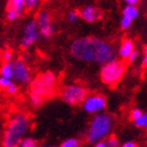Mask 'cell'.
<instances>
[{
  "label": "cell",
  "instance_id": "1",
  "mask_svg": "<svg viewBox=\"0 0 147 147\" xmlns=\"http://www.w3.org/2000/svg\"><path fill=\"white\" fill-rule=\"evenodd\" d=\"M117 50L113 43L94 36L76 38L71 45V55L78 61L103 65L116 59Z\"/></svg>",
  "mask_w": 147,
  "mask_h": 147
},
{
  "label": "cell",
  "instance_id": "2",
  "mask_svg": "<svg viewBox=\"0 0 147 147\" xmlns=\"http://www.w3.org/2000/svg\"><path fill=\"white\" fill-rule=\"evenodd\" d=\"M57 89V77L53 72H43L30 83L29 99L32 107H40L50 97L54 96Z\"/></svg>",
  "mask_w": 147,
  "mask_h": 147
},
{
  "label": "cell",
  "instance_id": "3",
  "mask_svg": "<svg viewBox=\"0 0 147 147\" xmlns=\"http://www.w3.org/2000/svg\"><path fill=\"white\" fill-rule=\"evenodd\" d=\"M30 128H31V120L28 114L25 113L13 114L5 127L1 146L19 147V144L28 135Z\"/></svg>",
  "mask_w": 147,
  "mask_h": 147
},
{
  "label": "cell",
  "instance_id": "4",
  "mask_svg": "<svg viewBox=\"0 0 147 147\" xmlns=\"http://www.w3.org/2000/svg\"><path fill=\"white\" fill-rule=\"evenodd\" d=\"M114 127V119L110 114L99 113L96 114L89 124L86 131V140L90 144H96L98 141H104L111 134Z\"/></svg>",
  "mask_w": 147,
  "mask_h": 147
},
{
  "label": "cell",
  "instance_id": "5",
  "mask_svg": "<svg viewBox=\"0 0 147 147\" xmlns=\"http://www.w3.org/2000/svg\"><path fill=\"white\" fill-rule=\"evenodd\" d=\"M126 73V65L123 60H114L108 61L102 65L99 71V77L103 84L108 86H115L119 84Z\"/></svg>",
  "mask_w": 147,
  "mask_h": 147
},
{
  "label": "cell",
  "instance_id": "6",
  "mask_svg": "<svg viewBox=\"0 0 147 147\" xmlns=\"http://www.w3.org/2000/svg\"><path fill=\"white\" fill-rule=\"evenodd\" d=\"M86 96H87L86 89L82 84H78V83L67 84L60 90L61 99L69 105L82 104L84 99L86 98Z\"/></svg>",
  "mask_w": 147,
  "mask_h": 147
},
{
  "label": "cell",
  "instance_id": "7",
  "mask_svg": "<svg viewBox=\"0 0 147 147\" xmlns=\"http://www.w3.org/2000/svg\"><path fill=\"white\" fill-rule=\"evenodd\" d=\"M13 82L18 85H30L32 82V72L30 66L23 59H13Z\"/></svg>",
  "mask_w": 147,
  "mask_h": 147
},
{
  "label": "cell",
  "instance_id": "8",
  "mask_svg": "<svg viewBox=\"0 0 147 147\" xmlns=\"http://www.w3.org/2000/svg\"><path fill=\"white\" fill-rule=\"evenodd\" d=\"M83 110L90 115H96L103 113L107 108V98L100 93L87 94L84 102L82 103Z\"/></svg>",
  "mask_w": 147,
  "mask_h": 147
},
{
  "label": "cell",
  "instance_id": "9",
  "mask_svg": "<svg viewBox=\"0 0 147 147\" xmlns=\"http://www.w3.org/2000/svg\"><path fill=\"white\" fill-rule=\"evenodd\" d=\"M40 29L36 20H29L23 28V36L20 38V47L23 49L31 48L40 38Z\"/></svg>",
  "mask_w": 147,
  "mask_h": 147
},
{
  "label": "cell",
  "instance_id": "10",
  "mask_svg": "<svg viewBox=\"0 0 147 147\" xmlns=\"http://www.w3.org/2000/svg\"><path fill=\"white\" fill-rule=\"evenodd\" d=\"M36 22H37L40 34H41L42 37L50 38L51 36L54 35L55 28H54V24H53V19H51L50 13L47 10H41L38 12Z\"/></svg>",
  "mask_w": 147,
  "mask_h": 147
},
{
  "label": "cell",
  "instance_id": "11",
  "mask_svg": "<svg viewBox=\"0 0 147 147\" xmlns=\"http://www.w3.org/2000/svg\"><path fill=\"white\" fill-rule=\"evenodd\" d=\"M139 11L138 5H126L122 10V17L120 22V26L123 30H128L131 26L133 22L139 17Z\"/></svg>",
  "mask_w": 147,
  "mask_h": 147
},
{
  "label": "cell",
  "instance_id": "12",
  "mask_svg": "<svg viewBox=\"0 0 147 147\" xmlns=\"http://www.w3.org/2000/svg\"><path fill=\"white\" fill-rule=\"evenodd\" d=\"M79 14H80V18L83 20H85L86 23H94V22H97L102 17L100 10L97 9V7L93 6V5L84 6L83 9L79 11Z\"/></svg>",
  "mask_w": 147,
  "mask_h": 147
},
{
  "label": "cell",
  "instance_id": "13",
  "mask_svg": "<svg viewBox=\"0 0 147 147\" xmlns=\"http://www.w3.org/2000/svg\"><path fill=\"white\" fill-rule=\"evenodd\" d=\"M134 50H135V42L131 38H124L119 47L117 54H119L121 60H128V57Z\"/></svg>",
  "mask_w": 147,
  "mask_h": 147
},
{
  "label": "cell",
  "instance_id": "14",
  "mask_svg": "<svg viewBox=\"0 0 147 147\" xmlns=\"http://www.w3.org/2000/svg\"><path fill=\"white\" fill-rule=\"evenodd\" d=\"M0 77H5L13 80V66L12 61L3 62L0 65Z\"/></svg>",
  "mask_w": 147,
  "mask_h": 147
},
{
  "label": "cell",
  "instance_id": "15",
  "mask_svg": "<svg viewBox=\"0 0 147 147\" xmlns=\"http://www.w3.org/2000/svg\"><path fill=\"white\" fill-rule=\"evenodd\" d=\"M26 0H7V9H13L23 13L26 9Z\"/></svg>",
  "mask_w": 147,
  "mask_h": 147
},
{
  "label": "cell",
  "instance_id": "16",
  "mask_svg": "<svg viewBox=\"0 0 147 147\" xmlns=\"http://www.w3.org/2000/svg\"><path fill=\"white\" fill-rule=\"evenodd\" d=\"M80 146H82V144H80L79 139L68 138V139H66V140H63L59 147H80Z\"/></svg>",
  "mask_w": 147,
  "mask_h": 147
},
{
  "label": "cell",
  "instance_id": "17",
  "mask_svg": "<svg viewBox=\"0 0 147 147\" xmlns=\"http://www.w3.org/2000/svg\"><path fill=\"white\" fill-rule=\"evenodd\" d=\"M134 122V126L136 128H140V129H147V111L142 113V115L136 119Z\"/></svg>",
  "mask_w": 147,
  "mask_h": 147
},
{
  "label": "cell",
  "instance_id": "18",
  "mask_svg": "<svg viewBox=\"0 0 147 147\" xmlns=\"http://www.w3.org/2000/svg\"><path fill=\"white\" fill-rule=\"evenodd\" d=\"M19 147H40V146L35 139H32L30 136H25L23 140H22V142L19 144Z\"/></svg>",
  "mask_w": 147,
  "mask_h": 147
},
{
  "label": "cell",
  "instance_id": "19",
  "mask_svg": "<svg viewBox=\"0 0 147 147\" xmlns=\"http://www.w3.org/2000/svg\"><path fill=\"white\" fill-rule=\"evenodd\" d=\"M20 14H22L20 12L13 10V9H7V11H6V18H7V20H10V22H16V20L19 19Z\"/></svg>",
  "mask_w": 147,
  "mask_h": 147
},
{
  "label": "cell",
  "instance_id": "20",
  "mask_svg": "<svg viewBox=\"0 0 147 147\" xmlns=\"http://www.w3.org/2000/svg\"><path fill=\"white\" fill-rule=\"evenodd\" d=\"M13 60V51L10 49H5L3 50L1 55H0V61L1 62H9Z\"/></svg>",
  "mask_w": 147,
  "mask_h": 147
},
{
  "label": "cell",
  "instance_id": "21",
  "mask_svg": "<svg viewBox=\"0 0 147 147\" xmlns=\"http://www.w3.org/2000/svg\"><path fill=\"white\" fill-rule=\"evenodd\" d=\"M104 141H105V144L109 147H119L120 146V140L117 139L116 135H111V134H110Z\"/></svg>",
  "mask_w": 147,
  "mask_h": 147
},
{
  "label": "cell",
  "instance_id": "22",
  "mask_svg": "<svg viewBox=\"0 0 147 147\" xmlns=\"http://www.w3.org/2000/svg\"><path fill=\"white\" fill-rule=\"evenodd\" d=\"M12 83H13L12 79L5 78V77H0V89H1V90H5L6 91Z\"/></svg>",
  "mask_w": 147,
  "mask_h": 147
},
{
  "label": "cell",
  "instance_id": "23",
  "mask_svg": "<svg viewBox=\"0 0 147 147\" xmlns=\"http://www.w3.org/2000/svg\"><path fill=\"white\" fill-rule=\"evenodd\" d=\"M19 91V85L16 83V82H13L10 86H9V89L6 90V92L10 94V96H14V94H17Z\"/></svg>",
  "mask_w": 147,
  "mask_h": 147
},
{
  "label": "cell",
  "instance_id": "24",
  "mask_svg": "<svg viewBox=\"0 0 147 147\" xmlns=\"http://www.w3.org/2000/svg\"><path fill=\"white\" fill-rule=\"evenodd\" d=\"M79 18H80V14L78 11H71L67 16V19L69 23H76V22H78Z\"/></svg>",
  "mask_w": 147,
  "mask_h": 147
},
{
  "label": "cell",
  "instance_id": "25",
  "mask_svg": "<svg viewBox=\"0 0 147 147\" xmlns=\"http://www.w3.org/2000/svg\"><path fill=\"white\" fill-rule=\"evenodd\" d=\"M142 110L141 109H139V108H134L133 110L130 111V119H131V121H135L136 119H139L141 115H142Z\"/></svg>",
  "mask_w": 147,
  "mask_h": 147
},
{
  "label": "cell",
  "instance_id": "26",
  "mask_svg": "<svg viewBox=\"0 0 147 147\" xmlns=\"http://www.w3.org/2000/svg\"><path fill=\"white\" fill-rule=\"evenodd\" d=\"M40 4H41V0H26L25 5L28 10H35Z\"/></svg>",
  "mask_w": 147,
  "mask_h": 147
},
{
  "label": "cell",
  "instance_id": "27",
  "mask_svg": "<svg viewBox=\"0 0 147 147\" xmlns=\"http://www.w3.org/2000/svg\"><path fill=\"white\" fill-rule=\"evenodd\" d=\"M139 55H140V54H139V50L135 49L133 53L130 54V56L128 57V62H129V63H134V62H136V60L139 59Z\"/></svg>",
  "mask_w": 147,
  "mask_h": 147
},
{
  "label": "cell",
  "instance_id": "28",
  "mask_svg": "<svg viewBox=\"0 0 147 147\" xmlns=\"http://www.w3.org/2000/svg\"><path fill=\"white\" fill-rule=\"evenodd\" d=\"M142 65L147 68V45L144 47V54H142Z\"/></svg>",
  "mask_w": 147,
  "mask_h": 147
},
{
  "label": "cell",
  "instance_id": "29",
  "mask_svg": "<svg viewBox=\"0 0 147 147\" xmlns=\"http://www.w3.org/2000/svg\"><path fill=\"white\" fill-rule=\"evenodd\" d=\"M119 147H138V145H136V142L129 140V141H126V142L121 144Z\"/></svg>",
  "mask_w": 147,
  "mask_h": 147
},
{
  "label": "cell",
  "instance_id": "30",
  "mask_svg": "<svg viewBox=\"0 0 147 147\" xmlns=\"http://www.w3.org/2000/svg\"><path fill=\"white\" fill-rule=\"evenodd\" d=\"M123 1L126 3V5H138L141 0H123Z\"/></svg>",
  "mask_w": 147,
  "mask_h": 147
},
{
  "label": "cell",
  "instance_id": "31",
  "mask_svg": "<svg viewBox=\"0 0 147 147\" xmlns=\"http://www.w3.org/2000/svg\"><path fill=\"white\" fill-rule=\"evenodd\" d=\"M93 147H109V146L105 144V141H98L96 144H93Z\"/></svg>",
  "mask_w": 147,
  "mask_h": 147
},
{
  "label": "cell",
  "instance_id": "32",
  "mask_svg": "<svg viewBox=\"0 0 147 147\" xmlns=\"http://www.w3.org/2000/svg\"><path fill=\"white\" fill-rule=\"evenodd\" d=\"M40 147H57V146H55V145H42Z\"/></svg>",
  "mask_w": 147,
  "mask_h": 147
}]
</instances>
